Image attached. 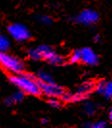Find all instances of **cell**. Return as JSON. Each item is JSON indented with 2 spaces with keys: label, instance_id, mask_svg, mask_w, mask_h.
I'll return each mask as SVG.
<instances>
[{
  "label": "cell",
  "instance_id": "obj_4",
  "mask_svg": "<svg viewBox=\"0 0 112 128\" xmlns=\"http://www.w3.org/2000/svg\"><path fill=\"white\" fill-rule=\"evenodd\" d=\"M95 82L94 81H85L82 84H80L78 87L76 88L75 92H73L72 96V102L73 103H78L83 102L86 100L89 96L95 90Z\"/></svg>",
  "mask_w": 112,
  "mask_h": 128
},
{
  "label": "cell",
  "instance_id": "obj_18",
  "mask_svg": "<svg viewBox=\"0 0 112 128\" xmlns=\"http://www.w3.org/2000/svg\"><path fill=\"white\" fill-rule=\"evenodd\" d=\"M48 105L52 108H55V109H58L61 107V102L60 100H58V98H55V97H49L48 99Z\"/></svg>",
  "mask_w": 112,
  "mask_h": 128
},
{
  "label": "cell",
  "instance_id": "obj_19",
  "mask_svg": "<svg viewBox=\"0 0 112 128\" xmlns=\"http://www.w3.org/2000/svg\"><path fill=\"white\" fill-rule=\"evenodd\" d=\"M107 127V122L104 120H99L97 122H91L90 128H106Z\"/></svg>",
  "mask_w": 112,
  "mask_h": 128
},
{
  "label": "cell",
  "instance_id": "obj_7",
  "mask_svg": "<svg viewBox=\"0 0 112 128\" xmlns=\"http://www.w3.org/2000/svg\"><path fill=\"white\" fill-rule=\"evenodd\" d=\"M40 90L41 92L45 96L48 97H55V98H60V96L64 94V88L61 87L58 84L50 82V83H45V82H41L38 80Z\"/></svg>",
  "mask_w": 112,
  "mask_h": 128
},
{
  "label": "cell",
  "instance_id": "obj_9",
  "mask_svg": "<svg viewBox=\"0 0 112 128\" xmlns=\"http://www.w3.org/2000/svg\"><path fill=\"white\" fill-rule=\"evenodd\" d=\"M83 112L86 116H92L97 112V105L92 101L86 99L84 100V104H83Z\"/></svg>",
  "mask_w": 112,
  "mask_h": 128
},
{
  "label": "cell",
  "instance_id": "obj_3",
  "mask_svg": "<svg viewBox=\"0 0 112 128\" xmlns=\"http://www.w3.org/2000/svg\"><path fill=\"white\" fill-rule=\"evenodd\" d=\"M37 48H38V50L40 52L42 60L46 61L48 64H52V66H63V64H66L65 58L63 57V56H61V55H59L57 52L54 51L50 46L43 44L38 46Z\"/></svg>",
  "mask_w": 112,
  "mask_h": 128
},
{
  "label": "cell",
  "instance_id": "obj_13",
  "mask_svg": "<svg viewBox=\"0 0 112 128\" xmlns=\"http://www.w3.org/2000/svg\"><path fill=\"white\" fill-rule=\"evenodd\" d=\"M27 55H28V58L31 59L32 61H40V60H42L41 55H40V52L37 47H35V48H30V49L27 51Z\"/></svg>",
  "mask_w": 112,
  "mask_h": 128
},
{
  "label": "cell",
  "instance_id": "obj_24",
  "mask_svg": "<svg viewBox=\"0 0 112 128\" xmlns=\"http://www.w3.org/2000/svg\"><path fill=\"white\" fill-rule=\"evenodd\" d=\"M108 118H109V120L112 122V108L109 110V113H108Z\"/></svg>",
  "mask_w": 112,
  "mask_h": 128
},
{
  "label": "cell",
  "instance_id": "obj_14",
  "mask_svg": "<svg viewBox=\"0 0 112 128\" xmlns=\"http://www.w3.org/2000/svg\"><path fill=\"white\" fill-rule=\"evenodd\" d=\"M11 97H12V99H13L14 104H16V103H20L24 99L25 94L20 90H18V92H15L11 96Z\"/></svg>",
  "mask_w": 112,
  "mask_h": 128
},
{
  "label": "cell",
  "instance_id": "obj_1",
  "mask_svg": "<svg viewBox=\"0 0 112 128\" xmlns=\"http://www.w3.org/2000/svg\"><path fill=\"white\" fill-rule=\"evenodd\" d=\"M9 81L24 94H31V96L42 94L39 84H38V78L31 73L22 72L20 74H14L9 77Z\"/></svg>",
  "mask_w": 112,
  "mask_h": 128
},
{
  "label": "cell",
  "instance_id": "obj_20",
  "mask_svg": "<svg viewBox=\"0 0 112 128\" xmlns=\"http://www.w3.org/2000/svg\"><path fill=\"white\" fill-rule=\"evenodd\" d=\"M4 103L6 104L7 106H12V105H14V101H13V99H12V97H11V96L6 97V98H5V100H4Z\"/></svg>",
  "mask_w": 112,
  "mask_h": 128
},
{
  "label": "cell",
  "instance_id": "obj_21",
  "mask_svg": "<svg viewBox=\"0 0 112 128\" xmlns=\"http://www.w3.org/2000/svg\"><path fill=\"white\" fill-rule=\"evenodd\" d=\"M47 122H48V120H47L46 118H42V120H41V124H43V125L47 124Z\"/></svg>",
  "mask_w": 112,
  "mask_h": 128
},
{
  "label": "cell",
  "instance_id": "obj_16",
  "mask_svg": "<svg viewBox=\"0 0 112 128\" xmlns=\"http://www.w3.org/2000/svg\"><path fill=\"white\" fill-rule=\"evenodd\" d=\"M70 62L72 64H77L79 62H81V54L80 50H74L72 53L71 57H70Z\"/></svg>",
  "mask_w": 112,
  "mask_h": 128
},
{
  "label": "cell",
  "instance_id": "obj_22",
  "mask_svg": "<svg viewBox=\"0 0 112 128\" xmlns=\"http://www.w3.org/2000/svg\"><path fill=\"white\" fill-rule=\"evenodd\" d=\"M90 126H91V122H84L81 128H90Z\"/></svg>",
  "mask_w": 112,
  "mask_h": 128
},
{
  "label": "cell",
  "instance_id": "obj_23",
  "mask_svg": "<svg viewBox=\"0 0 112 128\" xmlns=\"http://www.w3.org/2000/svg\"><path fill=\"white\" fill-rule=\"evenodd\" d=\"M99 40H100V36H99V35H96V36L94 37V42H99Z\"/></svg>",
  "mask_w": 112,
  "mask_h": 128
},
{
  "label": "cell",
  "instance_id": "obj_15",
  "mask_svg": "<svg viewBox=\"0 0 112 128\" xmlns=\"http://www.w3.org/2000/svg\"><path fill=\"white\" fill-rule=\"evenodd\" d=\"M37 20L39 21L41 24L43 25H50L52 23V18L49 16H46V14H41L37 16Z\"/></svg>",
  "mask_w": 112,
  "mask_h": 128
},
{
  "label": "cell",
  "instance_id": "obj_10",
  "mask_svg": "<svg viewBox=\"0 0 112 128\" xmlns=\"http://www.w3.org/2000/svg\"><path fill=\"white\" fill-rule=\"evenodd\" d=\"M37 78H38L39 81H41V82H45V83H50V82H53L52 75H51L49 72L45 71V70L38 71Z\"/></svg>",
  "mask_w": 112,
  "mask_h": 128
},
{
  "label": "cell",
  "instance_id": "obj_2",
  "mask_svg": "<svg viewBox=\"0 0 112 128\" xmlns=\"http://www.w3.org/2000/svg\"><path fill=\"white\" fill-rule=\"evenodd\" d=\"M0 66L12 74H20L24 71L23 62L9 54L8 52H0Z\"/></svg>",
  "mask_w": 112,
  "mask_h": 128
},
{
  "label": "cell",
  "instance_id": "obj_8",
  "mask_svg": "<svg viewBox=\"0 0 112 128\" xmlns=\"http://www.w3.org/2000/svg\"><path fill=\"white\" fill-rule=\"evenodd\" d=\"M80 54H81V63L91 66H97L99 64V56L90 47H84L80 49Z\"/></svg>",
  "mask_w": 112,
  "mask_h": 128
},
{
  "label": "cell",
  "instance_id": "obj_6",
  "mask_svg": "<svg viewBox=\"0 0 112 128\" xmlns=\"http://www.w3.org/2000/svg\"><path fill=\"white\" fill-rule=\"evenodd\" d=\"M99 19V14L97 11L92 9H85L74 18V21L78 24L85 26H91L96 24Z\"/></svg>",
  "mask_w": 112,
  "mask_h": 128
},
{
  "label": "cell",
  "instance_id": "obj_5",
  "mask_svg": "<svg viewBox=\"0 0 112 128\" xmlns=\"http://www.w3.org/2000/svg\"><path fill=\"white\" fill-rule=\"evenodd\" d=\"M9 35L19 42H27L31 38V33L25 25L21 23H13L7 28Z\"/></svg>",
  "mask_w": 112,
  "mask_h": 128
},
{
  "label": "cell",
  "instance_id": "obj_12",
  "mask_svg": "<svg viewBox=\"0 0 112 128\" xmlns=\"http://www.w3.org/2000/svg\"><path fill=\"white\" fill-rule=\"evenodd\" d=\"M102 96L106 100H112V81H106Z\"/></svg>",
  "mask_w": 112,
  "mask_h": 128
},
{
  "label": "cell",
  "instance_id": "obj_11",
  "mask_svg": "<svg viewBox=\"0 0 112 128\" xmlns=\"http://www.w3.org/2000/svg\"><path fill=\"white\" fill-rule=\"evenodd\" d=\"M11 47V42L6 36L0 34V52H8Z\"/></svg>",
  "mask_w": 112,
  "mask_h": 128
},
{
  "label": "cell",
  "instance_id": "obj_17",
  "mask_svg": "<svg viewBox=\"0 0 112 128\" xmlns=\"http://www.w3.org/2000/svg\"><path fill=\"white\" fill-rule=\"evenodd\" d=\"M106 80H99V82L95 84V92L99 94H102L103 92V89H104V86H105Z\"/></svg>",
  "mask_w": 112,
  "mask_h": 128
}]
</instances>
